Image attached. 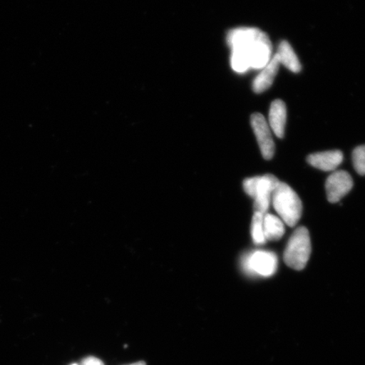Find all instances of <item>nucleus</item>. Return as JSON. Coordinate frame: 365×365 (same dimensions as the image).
<instances>
[{"instance_id":"obj_4","label":"nucleus","mask_w":365,"mask_h":365,"mask_svg":"<svg viewBox=\"0 0 365 365\" xmlns=\"http://www.w3.org/2000/svg\"><path fill=\"white\" fill-rule=\"evenodd\" d=\"M312 254V242L307 227H300L292 235L284 254L287 267L301 271L307 267Z\"/></svg>"},{"instance_id":"obj_2","label":"nucleus","mask_w":365,"mask_h":365,"mask_svg":"<svg viewBox=\"0 0 365 365\" xmlns=\"http://www.w3.org/2000/svg\"><path fill=\"white\" fill-rule=\"evenodd\" d=\"M272 203L278 217L289 227H294L302 215L299 196L286 182H279L272 195Z\"/></svg>"},{"instance_id":"obj_17","label":"nucleus","mask_w":365,"mask_h":365,"mask_svg":"<svg viewBox=\"0 0 365 365\" xmlns=\"http://www.w3.org/2000/svg\"><path fill=\"white\" fill-rule=\"evenodd\" d=\"M72 365H77V364H72Z\"/></svg>"},{"instance_id":"obj_15","label":"nucleus","mask_w":365,"mask_h":365,"mask_svg":"<svg viewBox=\"0 0 365 365\" xmlns=\"http://www.w3.org/2000/svg\"><path fill=\"white\" fill-rule=\"evenodd\" d=\"M81 365H104L101 360L94 358L89 357L82 361Z\"/></svg>"},{"instance_id":"obj_11","label":"nucleus","mask_w":365,"mask_h":365,"mask_svg":"<svg viewBox=\"0 0 365 365\" xmlns=\"http://www.w3.org/2000/svg\"><path fill=\"white\" fill-rule=\"evenodd\" d=\"M263 230L267 241H277L285 234V223L279 217L266 213L263 217Z\"/></svg>"},{"instance_id":"obj_6","label":"nucleus","mask_w":365,"mask_h":365,"mask_svg":"<svg viewBox=\"0 0 365 365\" xmlns=\"http://www.w3.org/2000/svg\"><path fill=\"white\" fill-rule=\"evenodd\" d=\"M251 125L263 158L266 160L272 159L275 153V144H274L271 129L266 118L261 113H253L251 116Z\"/></svg>"},{"instance_id":"obj_1","label":"nucleus","mask_w":365,"mask_h":365,"mask_svg":"<svg viewBox=\"0 0 365 365\" xmlns=\"http://www.w3.org/2000/svg\"><path fill=\"white\" fill-rule=\"evenodd\" d=\"M231 48V66L238 73L261 70L272 59V46L268 36L254 27H240L230 31L227 38Z\"/></svg>"},{"instance_id":"obj_8","label":"nucleus","mask_w":365,"mask_h":365,"mask_svg":"<svg viewBox=\"0 0 365 365\" xmlns=\"http://www.w3.org/2000/svg\"><path fill=\"white\" fill-rule=\"evenodd\" d=\"M342 160H344V154L341 150H337L314 153L307 158V162L310 165L326 172L335 170L339 168Z\"/></svg>"},{"instance_id":"obj_7","label":"nucleus","mask_w":365,"mask_h":365,"mask_svg":"<svg viewBox=\"0 0 365 365\" xmlns=\"http://www.w3.org/2000/svg\"><path fill=\"white\" fill-rule=\"evenodd\" d=\"M354 181L349 173L336 171L328 177L326 182L327 199L331 203H336L352 190Z\"/></svg>"},{"instance_id":"obj_5","label":"nucleus","mask_w":365,"mask_h":365,"mask_svg":"<svg viewBox=\"0 0 365 365\" xmlns=\"http://www.w3.org/2000/svg\"><path fill=\"white\" fill-rule=\"evenodd\" d=\"M278 259L271 251L257 250L245 255L241 259V267L248 275L272 277L277 272Z\"/></svg>"},{"instance_id":"obj_12","label":"nucleus","mask_w":365,"mask_h":365,"mask_svg":"<svg viewBox=\"0 0 365 365\" xmlns=\"http://www.w3.org/2000/svg\"><path fill=\"white\" fill-rule=\"evenodd\" d=\"M279 62L284 65L289 71L294 73H299L302 68L301 63L297 57L292 46L287 42V41H282L278 47V52L277 53Z\"/></svg>"},{"instance_id":"obj_14","label":"nucleus","mask_w":365,"mask_h":365,"mask_svg":"<svg viewBox=\"0 0 365 365\" xmlns=\"http://www.w3.org/2000/svg\"><path fill=\"white\" fill-rule=\"evenodd\" d=\"M353 162L356 172L360 175H365V145L354 149Z\"/></svg>"},{"instance_id":"obj_10","label":"nucleus","mask_w":365,"mask_h":365,"mask_svg":"<svg viewBox=\"0 0 365 365\" xmlns=\"http://www.w3.org/2000/svg\"><path fill=\"white\" fill-rule=\"evenodd\" d=\"M287 121V108L284 102L277 99L273 101L269 111V125L278 138H284Z\"/></svg>"},{"instance_id":"obj_13","label":"nucleus","mask_w":365,"mask_h":365,"mask_svg":"<svg viewBox=\"0 0 365 365\" xmlns=\"http://www.w3.org/2000/svg\"><path fill=\"white\" fill-rule=\"evenodd\" d=\"M264 214L254 212L252 218V225H251V235L255 245L266 244L267 240L264 238L263 230V217Z\"/></svg>"},{"instance_id":"obj_9","label":"nucleus","mask_w":365,"mask_h":365,"mask_svg":"<svg viewBox=\"0 0 365 365\" xmlns=\"http://www.w3.org/2000/svg\"><path fill=\"white\" fill-rule=\"evenodd\" d=\"M279 58L276 53L272 58L270 62L262 68V71L255 77L252 84V89L255 93H262L264 91L270 88L277 71L279 70Z\"/></svg>"},{"instance_id":"obj_3","label":"nucleus","mask_w":365,"mask_h":365,"mask_svg":"<svg viewBox=\"0 0 365 365\" xmlns=\"http://www.w3.org/2000/svg\"><path fill=\"white\" fill-rule=\"evenodd\" d=\"M279 182L277 178L272 175L249 178L244 180L245 193L254 199V212H268L272 195Z\"/></svg>"},{"instance_id":"obj_16","label":"nucleus","mask_w":365,"mask_h":365,"mask_svg":"<svg viewBox=\"0 0 365 365\" xmlns=\"http://www.w3.org/2000/svg\"><path fill=\"white\" fill-rule=\"evenodd\" d=\"M130 365H145V363L143 361H140V362L134 363V364H132Z\"/></svg>"}]
</instances>
